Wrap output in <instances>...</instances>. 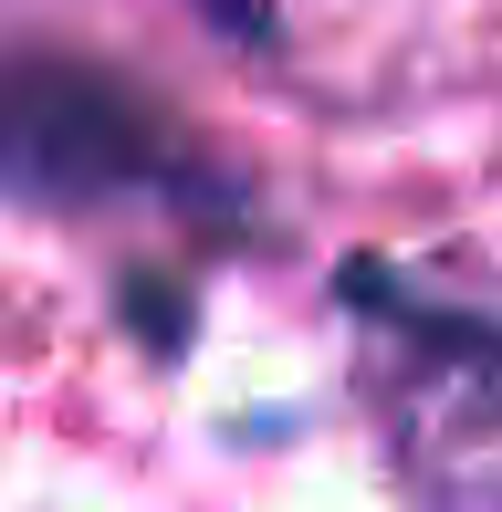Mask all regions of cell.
<instances>
[{
	"label": "cell",
	"instance_id": "cell-1",
	"mask_svg": "<svg viewBox=\"0 0 502 512\" xmlns=\"http://www.w3.org/2000/svg\"><path fill=\"white\" fill-rule=\"evenodd\" d=\"M0 199L53 209V220H84V209L251 220L241 178L210 168V147L168 95L63 42H0Z\"/></svg>",
	"mask_w": 502,
	"mask_h": 512
}]
</instances>
